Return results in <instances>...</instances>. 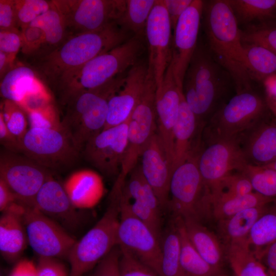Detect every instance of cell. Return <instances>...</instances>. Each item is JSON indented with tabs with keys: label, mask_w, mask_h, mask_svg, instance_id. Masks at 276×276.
I'll use <instances>...</instances> for the list:
<instances>
[{
	"label": "cell",
	"mask_w": 276,
	"mask_h": 276,
	"mask_svg": "<svg viewBox=\"0 0 276 276\" xmlns=\"http://www.w3.org/2000/svg\"><path fill=\"white\" fill-rule=\"evenodd\" d=\"M25 112L27 115L30 128L63 130L61 119L53 103L41 108Z\"/></svg>",
	"instance_id": "cell-44"
},
{
	"label": "cell",
	"mask_w": 276,
	"mask_h": 276,
	"mask_svg": "<svg viewBox=\"0 0 276 276\" xmlns=\"http://www.w3.org/2000/svg\"><path fill=\"white\" fill-rule=\"evenodd\" d=\"M217 276H226L225 275L222 274V273L218 275Z\"/></svg>",
	"instance_id": "cell-62"
},
{
	"label": "cell",
	"mask_w": 276,
	"mask_h": 276,
	"mask_svg": "<svg viewBox=\"0 0 276 276\" xmlns=\"http://www.w3.org/2000/svg\"><path fill=\"white\" fill-rule=\"evenodd\" d=\"M227 257L236 276H269L247 240L227 245Z\"/></svg>",
	"instance_id": "cell-34"
},
{
	"label": "cell",
	"mask_w": 276,
	"mask_h": 276,
	"mask_svg": "<svg viewBox=\"0 0 276 276\" xmlns=\"http://www.w3.org/2000/svg\"><path fill=\"white\" fill-rule=\"evenodd\" d=\"M236 90L229 73L212 56L206 44L198 40L182 83V92L198 124L204 125Z\"/></svg>",
	"instance_id": "cell-3"
},
{
	"label": "cell",
	"mask_w": 276,
	"mask_h": 276,
	"mask_svg": "<svg viewBox=\"0 0 276 276\" xmlns=\"http://www.w3.org/2000/svg\"><path fill=\"white\" fill-rule=\"evenodd\" d=\"M243 43L262 45L276 53V18L241 28Z\"/></svg>",
	"instance_id": "cell-40"
},
{
	"label": "cell",
	"mask_w": 276,
	"mask_h": 276,
	"mask_svg": "<svg viewBox=\"0 0 276 276\" xmlns=\"http://www.w3.org/2000/svg\"><path fill=\"white\" fill-rule=\"evenodd\" d=\"M249 178L254 191L276 199V170L246 164L241 171Z\"/></svg>",
	"instance_id": "cell-41"
},
{
	"label": "cell",
	"mask_w": 276,
	"mask_h": 276,
	"mask_svg": "<svg viewBox=\"0 0 276 276\" xmlns=\"http://www.w3.org/2000/svg\"><path fill=\"white\" fill-rule=\"evenodd\" d=\"M141 157V168L144 177L155 193L162 210L167 208L172 172L157 133L148 142Z\"/></svg>",
	"instance_id": "cell-22"
},
{
	"label": "cell",
	"mask_w": 276,
	"mask_h": 276,
	"mask_svg": "<svg viewBox=\"0 0 276 276\" xmlns=\"http://www.w3.org/2000/svg\"><path fill=\"white\" fill-rule=\"evenodd\" d=\"M0 141L7 151L21 153V143L8 129L0 112Z\"/></svg>",
	"instance_id": "cell-55"
},
{
	"label": "cell",
	"mask_w": 276,
	"mask_h": 276,
	"mask_svg": "<svg viewBox=\"0 0 276 276\" xmlns=\"http://www.w3.org/2000/svg\"><path fill=\"white\" fill-rule=\"evenodd\" d=\"M118 245L130 252L160 275V239L133 214L125 187L121 200Z\"/></svg>",
	"instance_id": "cell-13"
},
{
	"label": "cell",
	"mask_w": 276,
	"mask_h": 276,
	"mask_svg": "<svg viewBox=\"0 0 276 276\" xmlns=\"http://www.w3.org/2000/svg\"><path fill=\"white\" fill-rule=\"evenodd\" d=\"M270 114L264 96L255 88L236 93L210 119L207 136H238Z\"/></svg>",
	"instance_id": "cell-7"
},
{
	"label": "cell",
	"mask_w": 276,
	"mask_h": 276,
	"mask_svg": "<svg viewBox=\"0 0 276 276\" xmlns=\"http://www.w3.org/2000/svg\"><path fill=\"white\" fill-rule=\"evenodd\" d=\"M15 6L17 27L21 31L50 10L53 3L44 0H15Z\"/></svg>",
	"instance_id": "cell-43"
},
{
	"label": "cell",
	"mask_w": 276,
	"mask_h": 276,
	"mask_svg": "<svg viewBox=\"0 0 276 276\" xmlns=\"http://www.w3.org/2000/svg\"><path fill=\"white\" fill-rule=\"evenodd\" d=\"M133 214L146 224L160 239L161 231L160 213L156 212L146 204L139 201L130 203Z\"/></svg>",
	"instance_id": "cell-47"
},
{
	"label": "cell",
	"mask_w": 276,
	"mask_h": 276,
	"mask_svg": "<svg viewBox=\"0 0 276 276\" xmlns=\"http://www.w3.org/2000/svg\"><path fill=\"white\" fill-rule=\"evenodd\" d=\"M18 200L15 194L0 178V211L2 213Z\"/></svg>",
	"instance_id": "cell-58"
},
{
	"label": "cell",
	"mask_w": 276,
	"mask_h": 276,
	"mask_svg": "<svg viewBox=\"0 0 276 276\" xmlns=\"http://www.w3.org/2000/svg\"><path fill=\"white\" fill-rule=\"evenodd\" d=\"M156 90L153 74L148 70L143 94L129 118L128 144L120 172L126 177L136 166L144 148L156 133Z\"/></svg>",
	"instance_id": "cell-10"
},
{
	"label": "cell",
	"mask_w": 276,
	"mask_h": 276,
	"mask_svg": "<svg viewBox=\"0 0 276 276\" xmlns=\"http://www.w3.org/2000/svg\"><path fill=\"white\" fill-rule=\"evenodd\" d=\"M21 154L49 170L71 166L80 152L63 130L30 128L21 140Z\"/></svg>",
	"instance_id": "cell-12"
},
{
	"label": "cell",
	"mask_w": 276,
	"mask_h": 276,
	"mask_svg": "<svg viewBox=\"0 0 276 276\" xmlns=\"http://www.w3.org/2000/svg\"><path fill=\"white\" fill-rule=\"evenodd\" d=\"M248 243L257 258L259 254L276 241V208L269 209L252 226L247 238Z\"/></svg>",
	"instance_id": "cell-36"
},
{
	"label": "cell",
	"mask_w": 276,
	"mask_h": 276,
	"mask_svg": "<svg viewBox=\"0 0 276 276\" xmlns=\"http://www.w3.org/2000/svg\"><path fill=\"white\" fill-rule=\"evenodd\" d=\"M243 44L246 67L256 83H261L268 77L276 74V53L257 44Z\"/></svg>",
	"instance_id": "cell-33"
},
{
	"label": "cell",
	"mask_w": 276,
	"mask_h": 276,
	"mask_svg": "<svg viewBox=\"0 0 276 276\" xmlns=\"http://www.w3.org/2000/svg\"><path fill=\"white\" fill-rule=\"evenodd\" d=\"M120 254L119 246H115L97 264L89 276H119Z\"/></svg>",
	"instance_id": "cell-50"
},
{
	"label": "cell",
	"mask_w": 276,
	"mask_h": 276,
	"mask_svg": "<svg viewBox=\"0 0 276 276\" xmlns=\"http://www.w3.org/2000/svg\"><path fill=\"white\" fill-rule=\"evenodd\" d=\"M172 27L167 11L162 0H157L148 18L145 37L149 56L148 69L153 74L158 89L171 61L172 53Z\"/></svg>",
	"instance_id": "cell-17"
},
{
	"label": "cell",
	"mask_w": 276,
	"mask_h": 276,
	"mask_svg": "<svg viewBox=\"0 0 276 276\" xmlns=\"http://www.w3.org/2000/svg\"><path fill=\"white\" fill-rule=\"evenodd\" d=\"M22 47L21 31L18 29L0 30V51L15 61Z\"/></svg>",
	"instance_id": "cell-48"
},
{
	"label": "cell",
	"mask_w": 276,
	"mask_h": 276,
	"mask_svg": "<svg viewBox=\"0 0 276 276\" xmlns=\"http://www.w3.org/2000/svg\"><path fill=\"white\" fill-rule=\"evenodd\" d=\"M126 178L121 173L118 175L103 215L72 247L67 257L70 276H83L118 245L121 200Z\"/></svg>",
	"instance_id": "cell-5"
},
{
	"label": "cell",
	"mask_w": 276,
	"mask_h": 276,
	"mask_svg": "<svg viewBox=\"0 0 276 276\" xmlns=\"http://www.w3.org/2000/svg\"><path fill=\"white\" fill-rule=\"evenodd\" d=\"M22 38V52L27 55H31L37 52L45 45V36L43 31L39 28L29 25L21 31Z\"/></svg>",
	"instance_id": "cell-49"
},
{
	"label": "cell",
	"mask_w": 276,
	"mask_h": 276,
	"mask_svg": "<svg viewBox=\"0 0 276 276\" xmlns=\"http://www.w3.org/2000/svg\"><path fill=\"white\" fill-rule=\"evenodd\" d=\"M38 276H70L65 265L57 258L38 257Z\"/></svg>",
	"instance_id": "cell-51"
},
{
	"label": "cell",
	"mask_w": 276,
	"mask_h": 276,
	"mask_svg": "<svg viewBox=\"0 0 276 276\" xmlns=\"http://www.w3.org/2000/svg\"><path fill=\"white\" fill-rule=\"evenodd\" d=\"M239 137L247 164L265 166L276 160V119L271 114Z\"/></svg>",
	"instance_id": "cell-23"
},
{
	"label": "cell",
	"mask_w": 276,
	"mask_h": 276,
	"mask_svg": "<svg viewBox=\"0 0 276 276\" xmlns=\"http://www.w3.org/2000/svg\"><path fill=\"white\" fill-rule=\"evenodd\" d=\"M183 221L188 238L200 255L212 266L221 268L223 251L216 237L200 222Z\"/></svg>",
	"instance_id": "cell-29"
},
{
	"label": "cell",
	"mask_w": 276,
	"mask_h": 276,
	"mask_svg": "<svg viewBox=\"0 0 276 276\" xmlns=\"http://www.w3.org/2000/svg\"><path fill=\"white\" fill-rule=\"evenodd\" d=\"M227 1L240 28L276 18V0Z\"/></svg>",
	"instance_id": "cell-32"
},
{
	"label": "cell",
	"mask_w": 276,
	"mask_h": 276,
	"mask_svg": "<svg viewBox=\"0 0 276 276\" xmlns=\"http://www.w3.org/2000/svg\"><path fill=\"white\" fill-rule=\"evenodd\" d=\"M21 153L3 152L0 158V178L24 204L34 207L36 196L52 175L49 170Z\"/></svg>",
	"instance_id": "cell-15"
},
{
	"label": "cell",
	"mask_w": 276,
	"mask_h": 276,
	"mask_svg": "<svg viewBox=\"0 0 276 276\" xmlns=\"http://www.w3.org/2000/svg\"><path fill=\"white\" fill-rule=\"evenodd\" d=\"M71 35L90 32L117 22L126 0H53Z\"/></svg>",
	"instance_id": "cell-9"
},
{
	"label": "cell",
	"mask_w": 276,
	"mask_h": 276,
	"mask_svg": "<svg viewBox=\"0 0 276 276\" xmlns=\"http://www.w3.org/2000/svg\"><path fill=\"white\" fill-rule=\"evenodd\" d=\"M269 276H276V241L262 251L257 257Z\"/></svg>",
	"instance_id": "cell-56"
},
{
	"label": "cell",
	"mask_w": 276,
	"mask_h": 276,
	"mask_svg": "<svg viewBox=\"0 0 276 276\" xmlns=\"http://www.w3.org/2000/svg\"><path fill=\"white\" fill-rule=\"evenodd\" d=\"M22 218L28 244L38 257L67 258L76 240L60 224L26 205Z\"/></svg>",
	"instance_id": "cell-14"
},
{
	"label": "cell",
	"mask_w": 276,
	"mask_h": 276,
	"mask_svg": "<svg viewBox=\"0 0 276 276\" xmlns=\"http://www.w3.org/2000/svg\"><path fill=\"white\" fill-rule=\"evenodd\" d=\"M133 36L117 22L98 31L70 35L41 56L34 69L50 86L61 91L86 63Z\"/></svg>",
	"instance_id": "cell-1"
},
{
	"label": "cell",
	"mask_w": 276,
	"mask_h": 276,
	"mask_svg": "<svg viewBox=\"0 0 276 276\" xmlns=\"http://www.w3.org/2000/svg\"><path fill=\"white\" fill-rule=\"evenodd\" d=\"M125 187V193L129 199L146 204L154 211L162 210L159 201L153 189L144 177L141 166H136L130 172Z\"/></svg>",
	"instance_id": "cell-39"
},
{
	"label": "cell",
	"mask_w": 276,
	"mask_h": 276,
	"mask_svg": "<svg viewBox=\"0 0 276 276\" xmlns=\"http://www.w3.org/2000/svg\"><path fill=\"white\" fill-rule=\"evenodd\" d=\"M199 126L197 118L187 103L182 91L178 116L173 130L172 173L194 153L191 145Z\"/></svg>",
	"instance_id": "cell-27"
},
{
	"label": "cell",
	"mask_w": 276,
	"mask_h": 276,
	"mask_svg": "<svg viewBox=\"0 0 276 276\" xmlns=\"http://www.w3.org/2000/svg\"><path fill=\"white\" fill-rule=\"evenodd\" d=\"M123 14L117 24L133 36H145L148 18L157 0H126Z\"/></svg>",
	"instance_id": "cell-35"
},
{
	"label": "cell",
	"mask_w": 276,
	"mask_h": 276,
	"mask_svg": "<svg viewBox=\"0 0 276 276\" xmlns=\"http://www.w3.org/2000/svg\"><path fill=\"white\" fill-rule=\"evenodd\" d=\"M261 84L268 109L272 116L276 119V74L265 79Z\"/></svg>",
	"instance_id": "cell-54"
},
{
	"label": "cell",
	"mask_w": 276,
	"mask_h": 276,
	"mask_svg": "<svg viewBox=\"0 0 276 276\" xmlns=\"http://www.w3.org/2000/svg\"><path fill=\"white\" fill-rule=\"evenodd\" d=\"M120 250L119 276H160L128 251L122 248Z\"/></svg>",
	"instance_id": "cell-46"
},
{
	"label": "cell",
	"mask_w": 276,
	"mask_h": 276,
	"mask_svg": "<svg viewBox=\"0 0 276 276\" xmlns=\"http://www.w3.org/2000/svg\"><path fill=\"white\" fill-rule=\"evenodd\" d=\"M273 202L274 203V208H276V199H275Z\"/></svg>",
	"instance_id": "cell-61"
},
{
	"label": "cell",
	"mask_w": 276,
	"mask_h": 276,
	"mask_svg": "<svg viewBox=\"0 0 276 276\" xmlns=\"http://www.w3.org/2000/svg\"><path fill=\"white\" fill-rule=\"evenodd\" d=\"M203 1L193 0L174 30L171 61L176 81L182 88L186 71L198 42Z\"/></svg>",
	"instance_id": "cell-19"
},
{
	"label": "cell",
	"mask_w": 276,
	"mask_h": 276,
	"mask_svg": "<svg viewBox=\"0 0 276 276\" xmlns=\"http://www.w3.org/2000/svg\"><path fill=\"white\" fill-rule=\"evenodd\" d=\"M207 137L206 145L197 154V165L204 185L213 195L226 176L233 170L241 171L247 163L239 136Z\"/></svg>",
	"instance_id": "cell-11"
},
{
	"label": "cell",
	"mask_w": 276,
	"mask_h": 276,
	"mask_svg": "<svg viewBox=\"0 0 276 276\" xmlns=\"http://www.w3.org/2000/svg\"><path fill=\"white\" fill-rule=\"evenodd\" d=\"M126 73L98 88L77 92L63 99L66 108L61 119L62 128L80 152L91 138L104 129L108 101L124 84Z\"/></svg>",
	"instance_id": "cell-4"
},
{
	"label": "cell",
	"mask_w": 276,
	"mask_h": 276,
	"mask_svg": "<svg viewBox=\"0 0 276 276\" xmlns=\"http://www.w3.org/2000/svg\"><path fill=\"white\" fill-rule=\"evenodd\" d=\"M29 25L37 27L43 31L45 36V45H53L56 48L67 36L64 20L53 3L50 10L39 16Z\"/></svg>",
	"instance_id": "cell-38"
},
{
	"label": "cell",
	"mask_w": 276,
	"mask_h": 276,
	"mask_svg": "<svg viewBox=\"0 0 276 276\" xmlns=\"http://www.w3.org/2000/svg\"><path fill=\"white\" fill-rule=\"evenodd\" d=\"M202 22L206 45L232 76L236 93L255 88L247 70L240 28L227 0L203 1Z\"/></svg>",
	"instance_id": "cell-2"
},
{
	"label": "cell",
	"mask_w": 276,
	"mask_h": 276,
	"mask_svg": "<svg viewBox=\"0 0 276 276\" xmlns=\"http://www.w3.org/2000/svg\"><path fill=\"white\" fill-rule=\"evenodd\" d=\"M265 166L276 170V160Z\"/></svg>",
	"instance_id": "cell-60"
},
{
	"label": "cell",
	"mask_w": 276,
	"mask_h": 276,
	"mask_svg": "<svg viewBox=\"0 0 276 276\" xmlns=\"http://www.w3.org/2000/svg\"><path fill=\"white\" fill-rule=\"evenodd\" d=\"M160 245V275L183 276L180 263V240L175 225L165 234Z\"/></svg>",
	"instance_id": "cell-37"
},
{
	"label": "cell",
	"mask_w": 276,
	"mask_h": 276,
	"mask_svg": "<svg viewBox=\"0 0 276 276\" xmlns=\"http://www.w3.org/2000/svg\"><path fill=\"white\" fill-rule=\"evenodd\" d=\"M6 54L0 51V79L1 80L16 66Z\"/></svg>",
	"instance_id": "cell-59"
},
{
	"label": "cell",
	"mask_w": 276,
	"mask_h": 276,
	"mask_svg": "<svg viewBox=\"0 0 276 276\" xmlns=\"http://www.w3.org/2000/svg\"><path fill=\"white\" fill-rule=\"evenodd\" d=\"M168 13L174 31L180 17L190 6L193 0H162Z\"/></svg>",
	"instance_id": "cell-53"
},
{
	"label": "cell",
	"mask_w": 276,
	"mask_h": 276,
	"mask_svg": "<svg viewBox=\"0 0 276 276\" xmlns=\"http://www.w3.org/2000/svg\"><path fill=\"white\" fill-rule=\"evenodd\" d=\"M252 192L254 190L249 178L243 172L238 171L226 176L221 180L217 192L210 195L240 196Z\"/></svg>",
	"instance_id": "cell-45"
},
{
	"label": "cell",
	"mask_w": 276,
	"mask_h": 276,
	"mask_svg": "<svg viewBox=\"0 0 276 276\" xmlns=\"http://www.w3.org/2000/svg\"><path fill=\"white\" fill-rule=\"evenodd\" d=\"M182 91V88L176 81L171 61L160 87L156 89L155 106L157 133L163 144L171 170L173 160V130L178 116Z\"/></svg>",
	"instance_id": "cell-20"
},
{
	"label": "cell",
	"mask_w": 276,
	"mask_h": 276,
	"mask_svg": "<svg viewBox=\"0 0 276 276\" xmlns=\"http://www.w3.org/2000/svg\"><path fill=\"white\" fill-rule=\"evenodd\" d=\"M73 205L76 209H88L101 199L104 186L101 176L89 169L76 171L62 184Z\"/></svg>",
	"instance_id": "cell-26"
},
{
	"label": "cell",
	"mask_w": 276,
	"mask_h": 276,
	"mask_svg": "<svg viewBox=\"0 0 276 276\" xmlns=\"http://www.w3.org/2000/svg\"><path fill=\"white\" fill-rule=\"evenodd\" d=\"M209 192L199 172L194 153L173 171L168 208L175 218L200 222L208 213Z\"/></svg>",
	"instance_id": "cell-8"
},
{
	"label": "cell",
	"mask_w": 276,
	"mask_h": 276,
	"mask_svg": "<svg viewBox=\"0 0 276 276\" xmlns=\"http://www.w3.org/2000/svg\"><path fill=\"white\" fill-rule=\"evenodd\" d=\"M129 118L91 138L82 151L85 159L108 176H118L128 144Z\"/></svg>",
	"instance_id": "cell-16"
},
{
	"label": "cell",
	"mask_w": 276,
	"mask_h": 276,
	"mask_svg": "<svg viewBox=\"0 0 276 276\" xmlns=\"http://www.w3.org/2000/svg\"><path fill=\"white\" fill-rule=\"evenodd\" d=\"M18 29L15 0H0V30Z\"/></svg>",
	"instance_id": "cell-52"
},
{
	"label": "cell",
	"mask_w": 276,
	"mask_h": 276,
	"mask_svg": "<svg viewBox=\"0 0 276 276\" xmlns=\"http://www.w3.org/2000/svg\"><path fill=\"white\" fill-rule=\"evenodd\" d=\"M0 92L4 99L16 102L25 111L52 103L50 93L37 73L24 65H16L1 80Z\"/></svg>",
	"instance_id": "cell-18"
},
{
	"label": "cell",
	"mask_w": 276,
	"mask_h": 276,
	"mask_svg": "<svg viewBox=\"0 0 276 276\" xmlns=\"http://www.w3.org/2000/svg\"><path fill=\"white\" fill-rule=\"evenodd\" d=\"M9 276H38L37 265L27 259L18 260Z\"/></svg>",
	"instance_id": "cell-57"
},
{
	"label": "cell",
	"mask_w": 276,
	"mask_h": 276,
	"mask_svg": "<svg viewBox=\"0 0 276 276\" xmlns=\"http://www.w3.org/2000/svg\"><path fill=\"white\" fill-rule=\"evenodd\" d=\"M25 205L18 200L1 216L0 251L9 263L19 260L28 244L22 218Z\"/></svg>",
	"instance_id": "cell-24"
},
{
	"label": "cell",
	"mask_w": 276,
	"mask_h": 276,
	"mask_svg": "<svg viewBox=\"0 0 276 276\" xmlns=\"http://www.w3.org/2000/svg\"><path fill=\"white\" fill-rule=\"evenodd\" d=\"M274 200L255 191L240 196L209 195L208 213H212L216 219L220 221L245 209L266 205Z\"/></svg>",
	"instance_id": "cell-28"
},
{
	"label": "cell",
	"mask_w": 276,
	"mask_h": 276,
	"mask_svg": "<svg viewBox=\"0 0 276 276\" xmlns=\"http://www.w3.org/2000/svg\"><path fill=\"white\" fill-rule=\"evenodd\" d=\"M10 131L20 141L27 132L28 119L25 110L16 102L4 99L1 104V111Z\"/></svg>",
	"instance_id": "cell-42"
},
{
	"label": "cell",
	"mask_w": 276,
	"mask_h": 276,
	"mask_svg": "<svg viewBox=\"0 0 276 276\" xmlns=\"http://www.w3.org/2000/svg\"><path fill=\"white\" fill-rule=\"evenodd\" d=\"M175 225L180 240V263L183 276H217L221 268L214 267L205 261L193 246L187 235L181 218H175Z\"/></svg>",
	"instance_id": "cell-30"
},
{
	"label": "cell",
	"mask_w": 276,
	"mask_h": 276,
	"mask_svg": "<svg viewBox=\"0 0 276 276\" xmlns=\"http://www.w3.org/2000/svg\"><path fill=\"white\" fill-rule=\"evenodd\" d=\"M269 210L267 205L251 208L219 221L220 229L227 244L247 240L255 223Z\"/></svg>",
	"instance_id": "cell-31"
},
{
	"label": "cell",
	"mask_w": 276,
	"mask_h": 276,
	"mask_svg": "<svg viewBox=\"0 0 276 276\" xmlns=\"http://www.w3.org/2000/svg\"><path fill=\"white\" fill-rule=\"evenodd\" d=\"M143 37L134 36L83 65L61 90L63 98L83 90L98 88L128 71L141 59Z\"/></svg>",
	"instance_id": "cell-6"
},
{
	"label": "cell",
	"mask_w": 276,
	"mask_h": 276,
	"mask_svg": "<svg viewBox=\"0 0 276 276\" xmlns=\"http://www.w3.org/2000/svg\"><path fill=\"white\" fill-rule=\"evenodd\" d=\"M148 70V61L141 60L128 70L124 84L108 101L103 129L121 124L130 116L143 94Z\"/></svg>",
	"instance_id": "cell-21"
},
{
	"label": "cell",
	"mask_w": 276,
	"mask_h": 276,
	"mask_svg": "<svg viewBox=\"0 0 276 276\" xmlns=\"http://www.w3.org/2000/svg\"><path fill=\"white\" fill-rule=\"evenodd\" d=\"M34 207L66 227H72L78 222L76 209L72 204L63 185L52 175L38 192Z\"/></svg>",
	"instance_id": "cell-25"
}]
</instances>
